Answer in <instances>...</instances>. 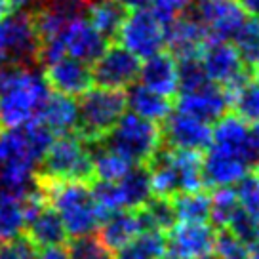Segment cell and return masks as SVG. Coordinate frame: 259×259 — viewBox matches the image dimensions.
<instances>
[{
    "label": "cell",
    "mask_w": 259,
    "mask_h": 259,
    "mask_svg": "<svg viewBox=\"0 0 259 259\" xmlns=\"http://www.w3.org/2000/svg\"><path fill=\"white\" fill-rule=\"evenodd\" d=\"M56 136L42 122L0 130V191L27 196L36 187V170Z\"/></svg>",
    "instance_id": "cell-1"
},
{
    "label": "cell",
    "mask_w": 259,
    "mask_h": 259,
    "mask_svg": "<svg viewBox=\"0 0 259 259\" xmlns=\"http://www.w3.org/2000/svg\"><path fill=\"white\" fill-rule=\"evenodd\" d=\"M52 92L44 76L25 65L0 67V128H17L38 116Z\"/></svg>",
    "instance_id": "cell-2"
},
{
    "label": "cell",
    "mask_w": 259,
    "mask_h": 259,
    "mask_svg": "<svg viewBox=\"0 0 259 259\" xmlns=\"http://www.w3.org/2000/svg\"><path fill=\"white\" fill-rule=\"evenodd\" d=\"M44 200L57 211L63 221L67 235L78 236L94 235L101 221L105 219L101 208L97 206L92 187L84 181H54L36 176Z\"/></svg>",
    "instance_id": "cell-3"
},
{
    "label": "cell",
    "mask_w": 259,
    "mask_h": 259,
    "mask_svg": "<svg viewBox=\"0 0 259 259\" xmlns=\"http://www.w3.org/2000/svg\"><path fill=\"white\" fill-rule=\"evenodd\" d=\"M80 97L78 124L74 134L90 145H96L99 141H103V138L114 128V124L120 120L122 114L126 113V96L120 90L97 86V88H90Z\"/></svg>",
    "instance_id": "cell-4"
},
{
    "label": "cell",
    "mask_w": 259,
    "mask_h": 259,
    "mask_svg": "<svg viewBox=\"0 0 259 259\" xmlns=\"http://www.w3.org/2000/svg\"><path fill=\"white\" fill-rule=\"evenodd\" d=\"M36 176L54 181H84L94 179L92 145L76 134L59 136L52 141L48 151L42 156Z\"/></svg>",
    "instance_id": "cell-5"
},
{
    "label": "cell",
    "mask_w": 259,
    "mask_h": 259,
    "mask_svg": "<svg viewBox=\"0 0 259 259\" xmlns=\"http://www.w3.org/2000/svg\"><path fill=\"white\" fill-rule=\"evenodd\" d=\"M99 143L120 153L134 164L147 166L162 149L160 124L145 120L134 113H124Z\"/></svg>",
    "instance_id": "cell-6"
},
{
    "label": "cell",
    "mask_w": 259,
    "mask_h": 259,
    "mask_svg": "<svg viewBox=\"0 0 259 259\" xmlns=\"http://www.w3.org/2000/svg\"><path fill=\"white\" fill-rule=\"evenodd\" d=\"M164 29L166 21L153 8L132 10L122 21L116 40L136 57L147 59L164 50Z\"/></svg>",
    "instance_id": "cell-7"
},
{
    "label": "cell",
    "mask_w": 259,
    "mask_h": 259,
    "mask_svg": "<svg viewBox=\"0 0 259 259\" xmlns=\"http://www.w3.org/2000/svg\"><path fill=\"white\" fill-rule=\"evenodd\" d=\"M198 59L211 84L221 86L227 94H231L250 78V69L238 56L231 40L206 38Z\"/></svg>",
    "instance_id": "cell-8"
},
{
    "label": "cell",
    "mask_w": 259,
    "mask_h": 259,
    "mask_svg": "<svg viewBox=\"0 0 259 259\" xmlns=\"http://www.w3.org/2000/svg\"><path fill=\"white\" fill-rule=\"evenodd\" d=\"M189 10L193 12L191 17L206 31V36L215 40H233L248 17L236 0H193Z\"/></svg>",
    "instance_id": "cell-9"
},
{
    "label": "cell",
    "mask_w": 259,
    "mask_h": 259,
    "mask_svg": "<svg viewBox=\"0 0 259 259\" xmlns=\"http://www.w3.org/2000/svg\"><path fill=\"white\" fill-rule=\"evenodd\" d=\"M141 59L120 44H109L94 61L92 78L97 86L109 90H128L139 78Z\"/></svg>",
    "instance_id": "cell-10"
},
{
    "label": "cell",
    "mask_w": 259,
    "mask_h": 259,
    "mask_svg": "<svg viewBox=\"0 0 259 259\" xmlns=\"http://www.w3.org/2000/svg\"><path fill=\"white\" fill-rule=\"evenodd\" d=\"M215 231L208 223H181L168 231L162 259H200L213 251Z\"/></svg>",
    "instance_id": "cell-11"
},
{
    "label": "cell",
    "mask_w": 259,
    "mask_h": 259,
    "mask_svg": "<svg viewBox=\"0 0 259 259\" xmlns=\"http://www.w3.org/2000/svg\"><path fill=\"white\" fill-rule=\"evenodd\" d=\"M162 145L171 149H183L202 153L211 143V128L210 124L196 120L189 114L179 111H171L168 118L160 124Z\"/></svg>",
    "instance_id": "cell-12"
},
{
    "label": "cell",
    "mask_w": 259,
    "mask_h": 259,
    "mask_svg": "<svg viewBox=\"0 0 259 259\" xmlns=\"http://www.w3.org/2000/svg\"><path fill=\"white\" fill-rule=\"evenodd\" d=\"M6 21V63L31 67L38 56V36L32 25L31 12L4 16Z\"/></svg>",
    "instance_id": "cell-13"
},
{
    "label": "cell",
    "mask_w": 259,
    "mask_h": 259,
    "mask_svg": "<svg viewBox=\"0 0 259 259\" xmlns=\"http://www.w3.org/2000/svg\"><path fill=\"white\" fill-rule=\"evenodd\" d=\"M42 76L52 92L69 97H78L86 94L94 84L92 67L69 56H63L52 63L44 65Z\"/></svg>",
    "instance_id": "cell-14"
},
{
    "label": "cell",
    "mask_w": 259,
    "mask_h": 259,
    "mask_svg": "<svg viewBox=\"0 0 259 259\" xmlns=\"http://www.w3.org/2000/svg\"><path fill=\"white\" fill-rule=\"evenodd\" d=\"M229 109H231L229 94L221 86L211 82L194 92H183L178 97V105H176V111L189 114L206 124L218 122L223 114H227Z\"/></svg>",
    "instance_id": "cell-15"
},
{
    "label": "cell",
    "mask_w": 259,
    "mask_h": 259,
    "mask_svg": "<svg viewBox=\"0 0 259 259\" xmlns=\"http://www.w3.org/2000/svg\"><path fill=\"white\" fill-rule=\"evenodd\" d=\"M59 40L63 44L65 56L74 57L88 65L94 63L109 46V42L94 29L86 16L67 25L59 34Z\"/></svg>",
    "instance_id": "cell-16"
},
{
    "label": "cell",
    "mask_w": 259,
    "mask_h": 259,
    "mask_svg": "<svg viewBox=\"0 0 259 259\" xmlns=\"http://www.w3.org/2000/svg\"><path fill=\"white\" fill-rule=\"evenodd\" d=\"M206 38H208L206 31L194 17L181 14L170 21H166L164 46L170 50V54L176 57V61L200 57V50H202Z\"/></svg>",
    "instance_id": "cell-17"
},
{
    "label": "cell",
    "mask_w": 259,
    "mask_h": 259,
    "mask_svg": "<svg viewBox=\"0 0 259 259\" xmlns=\"http://www.w3.org/2000/svg\"><path fill=\"white\" fill-rule=\"evenodd\" d=\"M250 162L238 154L219 151L215 147H208V153L202 156L204 185L219 189L233 187L248 174Z\"/></svg>",
    "instance_id": "cell-18"
},
{
    "label": "cell",
    "mask_w": 259,
    "mask_h": 259,
    "mask_svg": "<svg viewBox=\"0 0 259 259\" xmlns=\"http://www.w3.org/2000/svg\"><path fill=\"white\" fill-rule=\"evenodd\" d=\"M141 84L164 97H176L179 94V73L178 61L170 52H158L147 57L139 69Z\"/></svg>",
    "instance_id": "cell-19"
},
{
    "label": "cell",
    "mask_w": 259,
    "mask_h": 259,
    "mask_svg": "<svg viewBox=\"0 0 259 259\" xmlns=\"http://www.w3.org/2000/svg\"><path fill=\"white\" fill-rule=\"evenodd\" d=\"M27 238L36 248H52V246H65L67 242V231L63 221L59 219L57 211L48 202H42L29 213L27 225H25Z\"/></svg>",
    "instance_id": "cell-20"
},
{
    "label": "cell",
    "mask_w": 259,
    "mask_h": 259,
    "mask_svg": "<svg viewBox=\"0 0 259 259\" xmlns=\"http://www.w3.org/2000/svg\"><path fill=\"white\" fill-rule=\"evenodd\" d=\"M97 231H99L97 238L107 250L118 251L141 231H145V221L139 210H120L109 213L101 221V225L97 227Z\"/></svg>",
    "instance_id": "cell-21"
},
{
    "label": "cell",
    "mask_w": 259,
    "mask_h": 259,
    "mask_svg": "<svg viewBox=\"0 0 259 259\" xmlns=\"http://www.w3.org/2000/svg\"><path fill=\"white\" fill-rule=\"evenodd\" d=\"M251 128L236 114H223L211 128V143L219 151L242 156L251 164Z\"/></svg>",
    "instance_id": "cell-22"
},
{
    "label": "cell",
    "mask_w": 259,
    "mask_h": 259,
    "mask_svg": "<svg viewBox=\"0 0 259 259\" xmlns=\"http://www.w3.org/2000/svg\"><path fill=\"white\" fill-rule=\"evenodd\" d=\"M34 120L42 122L57 138L74 134L78 124V103L74 101V97L50 92Z\"/></svg>",
    "instance_id": "cell-23"
},
{
    "label": "cell",
    "mask_w": 259,
    "mask_h": 259,
    "mask_svg": "<svg viewBox=\"0 0 259 259\" xmlns=\"http://www.w3.org/2000/svg\"><path fill=\"white\" fill-rule=\"evenodd\" d=\"M124 96H126V109H130V113L156 124H162L174 111V105L168 97L156 94L151 88L143 86L141 82L139 84L134 82L128 92H124Z\"/></svg>",
    "instance_id": "cell-24"
},
{
    "label": "cell",
    "mask_w": 259,
    "mask_h": 259,
    "mask_svg": "<svg viewBox=\"0 0 259 259\" xmlns=\"http://www.w3.org/2000/svg\"><path fill=\"white\" fill-rule=\"evenodd\" d=\"M124 17L126 10L113 0H90L86 8V19L107 42L116 40Z\"/></svg>",
    "instance_id": "cell-25"
},
{
    "label": "cell",
    "mask_w": 259,
    "mask_h": 259,
    "mask_svg": "<svg viewBox=\"0 0 259 259\" xmlns=\"http://www.w3.org/2000/svg\"><path fill=\"white\" fill-rule=\"evenodd\" d=\"M92 164H94V179L96 181H118L128 174L134 166L126 156L116 153L103 143L92 145Z\"/></svg>",
    "instance_id": "cell-26"
},
{
    "label": "cell",
    "mask_w": 259,
    "mask_h": 259,
    "mask_svg": "<svg viewBox=\"0 0 259 259\" xmlns=\"http://www.w3.org/2000/svg\"><path fill=\"white\" fill-rule=\"evenodd\" d=\"M176 219L181 223H208L211 211V196L204 189L193 193H176L170 196Z\"/></svg>",
    "instance_id": "cell-27"
},
{
    "label": "cell",
    "mask_w": 259,
    "mask_h": 259,
    "mask_svg": "<svg viewBox=\"0 0 259 259\" xmlns=\"http://www.w3.org/2000/svg\"><path fill=\"white\" fill-rule=\"evenodd\" d=\"M116 183L120 187L122 200H124V208H126V210H139V208L145 206V204L149 202V198L153 196L149 170H147V166H143V164L134 166V168H132L122 179H118Z\"/></svg>",
    "instance_id": "cell-28"
},
{
    "label": "cell",
    "mask_w": 259,
    "mask_h": 259,
    "mask_svg": "<svg viewBox=\"0 0 259 259\" xmlns=\"http://www.w3.org/2000/svg\"><path fill=\"white\" fill-rule=\"evenodd\" d=\"M27 208L25 196H16L0 191V242L25 235Z\"/></svg>",
    "instance_id": "cell-29"
},
{
    "label": "cell",
    "mask_w": 259,
    "mask_h": 259,
    "mask_svg": "<svg viewBox=\"0 0 259 259\" xmlns=\"http://www.w3.org/2000/svg\"><path fill=\"white\" fill-rule=\"evenodd\" d=\"M166 253V233L145 229L126 246L114 251V259H162Z\"/></svg>",
    "instance_id": "cell-30"
},
{
    "label": "cell",
    "mask_w": 259,
    "mask_h": 259,
    "mask_svg": "<svg viewBox=\"0 0 259 259\" xmlns=\"http://www.w3.org/2000/svg\"><path fill=\"white\" fill-rule=\"evenodd\" d=\"M231 109L235 111L238 118H242L246 124H257L259 122V84L248 80L240 84L236 90L229 94Z\"/></svg>",
    "instance_id": "cell-31"
},
{
    "label": "cell",
    "mask_w": 259,
    "mask_h": 259,
    "mask_svg": "<svg viewBox=\"0 0 259 259\" xmlns=\"http://www.w3.org/2000/svg\"><path fill=\"white\" fill-rule=\"evenodd\" d=\"M139 211H141L143 221H145V229H154V231H160V233H168L171 227L178 223L170 198L151 196L149 202L139 208Z\"/></svg>",
    "instance_id": "cell-32"
},
{
    "label": "cell",
    "mask_w": 259,
    "mask_h": 259,
    "mask_svg": "<svg viewBox=\"0 0 259 259\" xmlns=\"http://www.w3.org/2000/svg\"><path fill=\"white\" fill-rule=\"evenodd\" d=\"M231 42L235 44L238 56L242 57L246 67L250 69L259 59V17H246V21L235 32Z\"/></svg>",
    "instance_id": "cell-33"
},
{
    "label": "cell",
    "mask_w": 259,
    "mask_h": 259,
    "mask_svg": "<svg viewBox=\"0 0 259 259\" xmlns=\"http://www.w3.org/2000/svg\"><path fill=\"white\" fill-rule=\"evenodd\" d=\"M211 196V211L210 221L218 229H227L235 213L240 210V202L233 187H219Z\"/></svg>",
    "instance_id": "cell-34"
},
{
    "label": "cell",
    "mask_w": 259,
    "mask_h": 259,
    "mask_svg": "<svg viewBox=\"0 0 259 259\" xmlns=\"http://www.w3.org/2000/svg\"><path fill=\"white\" fill-rule=\"evenodd\" d=\"M213 253L219 259H250L251 250L250 244L242 242L238 236H235L227 229H219L215 233V242H213Z\"/></svg>",
    "instance_id": "cell-35"
},
{
    "label": "cell",
    "mask_w": 259,
    "mask_h": 259,
    "mask_svg": "<svg viewBox=\"0 0 259 259\" xmlns=\"http://www.w3.org/2000/svg\"><path fill=\"white\" fill-rule=\"evenodd\" d=\"M178 73H179V92L181 94L183 92H194V90L204 88V86L210 84V78L204 73L198 57L179 59Z\"/></svg>",
    "instance_id": "cell-36"
},
{
    "label": "cell",
    "mask_w": 259,
    "mask_h": 259,
    "mask_svg": "<svg viewBox=\"0 0 259 259\" xmlns=\"http://www.w3.org/2000/svg\"><path fill=\"white\" fill-rule=\"evenodd\" d=\"M236 185H238V189H235V191L238 196V202L259 225V174L257 171L246 174Z\"/></svg>",
    "instance_id": "cell-37"
},
{
    "label": "cell",
    "mask_w": 259,
    "mask_h": 259,
    "mask_svg": "<svg viewBox=\"0 0 259 259\" xmlns=\"http://www.w3.org/2000/svg\"><path fill=\"white\" fill-rule=\"evenodd\" d=\"M71 259H114L113 251L107 250L96 236H78L69 244Z\"/></svg>",
    "instance_id": "cell-38"
},
{
    "label": "cell",
    "mask_w": 259,
    "mask_h": 259,
    "mask_svg": "<svg viewBox=\"0 0 259 259\" xmlns=\"http://www.w3.org/2000/svg\"><path fill=\"white\" fill-rule=\"evenodd\" d=\"M36 246L25 235L0 242V259H36Z\"/></svg>",
    "instance_id": "cell-39"
},
{
    "label": "cell",
    "mask_w": 259,
    "mask_h": 259,
    "mask_svg": "<svg viewBox=\"0 0 259 259\" xmlns=\"http://www.w3.org/2000/svg\"><path fill=\"white\" fill-rule=\"evenodd\" d=\"M151 2H153V10L164 21H170L174 17L185 14L193 4V0H151Z\"/></svg>",
    "instance_id": "cell-40"
},
{
    "label": "cell",
    "mask_w": 259,
    "mask_h": 259,
    "mask_svg": "<svg viewBox=\"0 0 259 259\" xmlns=\"http://www.w3.org/2000/svg\"><path fill=\"white\" fill-rule=\"evenodd\" d=\"M36 259H71V255L63 246H52V248H42V251L36 253Z\"/></svg>",
    "instance_id": "cell-41"
},
{
    "label": "cell",
    "mask_w": 259,
    "mask_h": 259,
    "mask_svg": "<svg viewBox=\"0 0 259 259\" xmlns=\"http://www.w3.org/2000/svg\"><path fill=\"white\" fill-rule=\"evenodd\" d=\"M118 6H122L124 10H139L147 8L151 4V0H113Z\"/></svg>",
    "instance_id": "cell-42"
},
{
    "label": "cell",
    "mask_w": 259,
    "mask_h": 259,
    "mask_svg": "<svg viewBox=\"0 0 259 259\" xmlns=\"http://www.w3.org/2000/svg\"><path fill=\"white\" fill-rule=\"evenodd\" d=\"M240 8L251 17H259V0H236Z\"/></svg>",
    "instance_id": "cell-43"
},
{
    "label": "cell",
    "mask_w": 259,
    "mask_h": 259,
    "mask_svg": "<svg viewBox=\"0 0 259 259\" xmlns=\"http://www.w3.org/2000/svg\"><path fill=\"white\" fill-rule=\"evenodd\" d=\"M0 63H6V21L0 17Z\"/></svg>",
    "instance_id": "cell-44"
},
{
    "label": "cell",
    "mask_w": 259,
    "mask_h": 259,
    "mask_svg": "<svg viewBox=\"0 0 259 259\" xmlns=\"http://www.w3.org/2000/svg\"><path fill=\"white\" fill-rule=\"evenodd\" d=\"M10 10H16V12H27L29 8L36 6L38 0H8Z\"/></svg>",
    "instance_id": "cell-45"
},
{
    "label": "cell",
    "mask_w": 259,
    "mask_h": 259,
    "mask_svg": "<svg viewBox=\"0 0 259 259\" xmlns=\"http://www.w3.org/2000/svg\"><path fill=\"white\" fill-rule=\"evenodd\" d=\"M10 12V2L8 0H0V17H4V16H8Z\"/></svg>",
    "instance_id": "cell-46"
},
{
    "label": "cell",
    "mask_w": 259,
    "mask_h": 259,
    "mask_svg": "<svg viewBox=\"0 0 259 259\" xmlns=\"http://www.w3.org/2000/svg\"><path fill=\"white\" fill-rule=\"evenodd\" d=\"M250 71L253 73V82H257V84H259V59L253 65H251Z\"/></svg>",
    "instance_id": "cell-47"
},
{
    "label": "cell",
    "mask_w": 259,
    "mask_h": 259,
    "mask_svg": "<svg viewBox=\"0 0 259 259\" xmlns=\"http://www.w3.org/2000/svg\"><path fill=\"white\" fill-rule=\"evenodd\" d=\"M250 250L253 251V253H257V255H259V235L255 236V240L250 244Z\"/></svg>",
    "instance_id": "cell-48"
},
{
    "label": "cell",
    "mask_w": 259,
    "mask_h": 259,
    "mask_svg": "<svg viewBox=\"0 0 259 259\" xmlns=\"http://www.w3.org/2000/svg\"><path fill=\"white\" fill-rule=\"evenodd\" d=\"M200 259H219V257L211 251V253H208V255H204V257H200Z\"/></svg>",
    "instance_id": "cell-49"
}]
</instances>
